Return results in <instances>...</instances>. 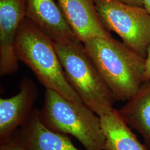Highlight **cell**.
<instances>
[{
    "mask_svg": "<svg viewBox=\"0 0 150 150\" xmlns=\"http://www.w3.org/2000/svg\"><path fill=\"white\" fill-rule=\"evenodd\" d=\"M104 26L145 58L150 47V14L144 6L120 0H94Z\"/></svg>",
    "mask_w": 150,
    "mask_h": 150,
    "instance_id": "5b68a950",
    "label": "cell"
},
{
    "mask_svg": "<svg viewBox=\"0 0 150 150\" xmlns=\"http://www.w3.org/2000/svg\"><path fill=\"white\" fill-rule=\"evenodd\" d=\"M120 1L129 5L143 6L142 0H120Z\"/></svg>",
    "mask_w": 150,
    "mask_h": 150,
    "instance_id": "9a60e30c",
    "label": "cell"
},
{
    "mask_svg": "<svg viewBox=\"0 0 150 150\" xmlns=\"http://www.w3.org/2000/svg\"><path fill=\"white\" fill-rule=\"evenodd\" d=\"M100 117L106 139L104 150H149L123 121L117 110Z\"/></svg>",
    "mask_w": 150,
    "mask_h": 150,
    "instance_id": "7c38bea8",
    "label": "cell"
},
{
    "mask_svg": "<svg viewBox=\"0 0 150 150\" xmlns=\"http://www.w3.org/2000/svg\"><path fill=\"white\" fill-rule=\"evenodd\" d=\"M143 6L150 14V0H142Z\"/></svg>",
    "mask_w": 150,
    "mask_h": 150,
    "instance_id": "2e32d148",
    "label": "cell"
},
{
    "mask_svg": "<svg viewBox=\"0 0 150 150\" xmlns=\"http://www.w3.org/2000/svg\"><path fill=\"white\" fill-rule=\"evenodd\" d=\"M38 93L35 83L24 77L17 94L0 98V144L11 139L18 129L27 122L35 110L34 103Z\"/></svg>",
    "mask_w": 150,
    "mask_h": 150,
    "instance_id": "8992f818",
    "label": "cell"
},
{
    "mask_svg": "<svg viewBox=\"0 0 150 150\" xmlns=\"http://www.w3.org/2000/svg\"><path fill=\"white\" fill-rule=\"evenodd\" d=\"M0 150H27L25 143L17 131L7 142L0 144Z\"/></svg>",
    "mask_w": 150,
    "mask_h": 150,
    "instance_id": "4fadbf2b",
    "label": "cell"
},
{
    "mask_svg": "<svg viewBox=\"0 0 150 150\" xmlns=\"http://www.w3.org/2000/svg\"><path fill=\"white\" fill-rule=\"evenodd\" d=\"M38 116L47 128L74 136L86 150H104L106 139L100 117L83 103L71 101L46 89Z\"/></svg>",
    "mask_w": 150,
    "mask_h": 150,
    "instance_id": "3957f363",
    "label": "cell"
},
{
    "mask_svg": "<svg viewBox=\"0 0 150 150\" xmlns=\"http://www.w3.org/2000/svg\"><path fill=\"white\" fill-rule=\"evenodd\" d=\"M120 110L119 115L131 129L136 130L150 150V79L139 88Z\"/></svg>",
    "mask_w": 150,
    "mask_h": 150,
    "instance_id": "8fae6325",
    "label": "cell"
},
{
    "mask_svg": "<svg viewBox=\"0 0 150 150\" xmlns=\"http://www.w3.org/2000/svg\"><path fill=\"white\" fill-rule=\"evenodd\" d=\"M18 131L27 150H80L67 135L47 128L40 121L38 110L36 108L27 122Z\"/></svg>",
    "mask_w": 150,
    "mask_h": 150,
    "instance_id": "30bf717a",
    "label": "cell"
},
{
    "mask_svg": "<svg viewBox=\"0 0 150 150\" xmlns=\"http://www.w3.org/2000/svg\"><path fill=\"white\" fill-rule=\"evenodd\" d=\"M150 79V47L145 57V70L144 73V81Z\"/></svg>",
    "mask_w": 150,
    "mask_h": 150,
    "instance_id": "5bb4252c",
    "label": "cell"
},
{
    "mask_svg": "<svg viewBox=\"0 0 150 150\" xmlns=\"http://www.w3.org/2000/svg\"><path fill=\"white\" fill-rule=\"evenodd\" d=\"M68 83L82 102L99 116L111 112L116 101L82 42H54Z\"/></svg>",
    "mask_w": 150,
    "mask_h": 150,
    "instance_id": "277c9868",
    "label": "cell"
},
{
    "mask_svg": "<svg viewBox=\"0 0 150 150\" xmlns=\"http://www.w3.org/2000/svg\"><path fill=\"white\" fill-rule=\"evenodd\" d=\"M26 17V0H0V76L15 74L18 60L15 44L18 28Z\"/></svg>",
    "mask_w": 150,
    "mask_h": 150,
    "instance_id": "52a82bcc",
    "label": "cell"
},
{
    "mask_svg": "<svg viewBox=\"0 0 150 150\" xmlns=\"http://www.w3.org/2000/svg\"><path fill=\"white\" fill-rule=\"evenodd\" d=\"M83 45L115 100L127 101L144 82L145 58L112 37L92 38Z\"/></svg>",
    "mask_w": 150,
    "mask_h": 150,
    "instance_id": "6da1fadb",
    "label": "cell"
},
{
    "mask_svg": "<svg viewBox=\"0 0 150 150\" xmlns=\"http://www.w3.org/2000/svg\"><path fill=\"white\" fill-rule=\"evenodd\" d=\"M15 52L18 60L32 70L46 89L71 101L82 102L66 79L54 42L27 17L18 28Z\"/></svg>",
    "mask_w": 150,
    "mask_h": 150,
    "instance_id": "7a4b0ae2",
    "label": "cell"
},
{
    "mask_svg": "<svg viewBox=\"0 0 150 150\" xmlns=\"http://www.w3.org/2000/svg\"><path fill=\"white\" fill-rule=\"evenodd\" d=\"M26 17L54 42H82L70 27L54 0H26Z\"/></svg>",
    "mask_w": 150,
    "mask_h": 150,
    "instance_id": "ba28073f",
    "label": "cell"
},
{
    "mask_svg": "<svg viewBox=\"0 0 150 150\" xmlns=\"http://www.w3.org/2000/svg\"><path fill=\"white\" fill-rule=\"evenodd\" d=\"M57 3L68 24L82 43L92 38L112 37L102 23L94 0H57Z\"/></svg>",
    "mask_w": 150,
    "mask_h": 150,
    "instance_id": "9c48e42d",
    "label": "cell"
}]
</instances>
